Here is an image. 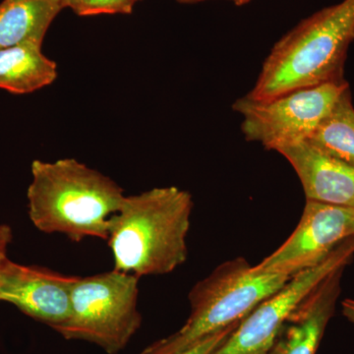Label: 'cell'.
Wrapping results in <instances>:
<instances>
[{
  "mask_svg": "<svg viewBox=\"0 0 354 354\" xmlns=\"http://www.w3.org/2000/svg\"><path fill=\"white\" fill-rule=\"evenodd\" d=\"M290 278L256 270L244 258L223 263L190 290V316L183 327L140 354H180L188 351L209 335L241 322Z\"/></svg>",
  "mask_w": 354,
  "mask_h": 354,
  "instance_id": "277c9868",
  "label": "cell"
},
{
  "mask_svg": "<svg viewBox=\"0 0 354 354\" xmlns=\"http://www.w3.org/2000/svg\"><path fill=\"white\" fill-rule=\"evenodd\" d=\"M354 255V235L318 265L291 277L285 286L258 304L211 354H267L290 314L305 297Z\"/></svg>",
  "mask_w": 354,
  "mask_h": 354,
  "instance_id": "52a82bcc",
  "label": "cell"
},
{
  "mask_svg": "<svg viewBox=\"0 0 354 354\" xmlns=\"http://www.w3.org/2000/svg\"><path fill=\"white\" fill-rule=\"evenodd\" d=\"M295 169L306 200L354 209V167L327 155L308 141L279 149Z\"/></svg>",
  "mask_w": 354,
  "mask_h": 354,
  "instance_id": "30bf717a",
  "label": "cell"
},
{
  "mask_svg": "<svg viewBox=\"0 0 354 354\" xmlns=\"http://www.w3.org/2000/svg\"><path fill=\"white\" fill-rule=\"evenodd\" d=\"M138 1L140 0H64V6L72 9L79 16L131 14Z\"/></svg>",
  "mask_w": 354,
  "mask_h": 354,
  "instance_id": "9a60e30c",
  "label": "cell"
},
{
  "mask_svg": "<svg viewBox=\"0 0 354 354\" xmlns=\"http://www.w3.org/2000/svg\"><path fill=\"white\" fill-rule=\"evenodd\" d=\"M353 41L354 0L318 11L274 44L247 97L267 101L300 88L344 81Z\"/></svg>",
  "mask_w": 354,
  "mask_h": 354,
  "instance_id": "3957f363",
  "label": "cell"
},
{
  "mask_svg": "<svg viewBox=\"0 0 354 354\" xmlns=\"http://www.w3.org/2000/svg\"><path fill=\"white\" fill-rule=\"evenodd\" d=\"M349 88L346 80L300 88L267 101L244 95L232 109L241 116V131L247 141L267 150L306 141Z\"/></svg>",
  "mask_w": 354,
  "mask_h": 354,
  "instance_id": "8992f818",
  "label": "cell"
},
{
  "mask_svg": "<svg viewBox=\"0 0 354 354\" xmlns=\"http://www.w3.org/2000/svg\"><path fill=\"white\" fill-rule=\"evenodd\" d=\"M31 171L28 215L37 230L76 243L106 241L111 218L127 196L115 181L71 158L35 160Z\"/></svg>",
  "mask_w": 354,
  "mask_h": 354,
  "instance_id": "6da1fadb",
  "label": "cell"
},
{
  "mask_svg": "<svg viewBox=\"0 0 354 354\" xmlns=\"http://www.w3.org/2000/svg\"><path fill=\"white\" fill-rule=\"evenodd\" d=\"M12 241V230L8 225L0 221V266L8 259L7 252H8V247Z\"/></svg>",
  "mask_w": 354,
  "mask_h": 354,
  "instance_id": "e0dca14e",
  "label": "cell"
},
{
  "mask_svg": "<svg viewBox=\"0 0 354 354\" xmlns=\"http://www.w3.org/2000/svg\"><path fill=\"white\" fill-rule=\"evenodd\" d=\"M139 279L114 269L76 276L69 318L53 330L64 339L92 342L109 354L120 353L141 327Z\"/></svg>",
  "mask_w": 354,
  "mask_h": 354,
  "instance_id": "5b68a950",
  "label": "cell"
},
{
  "mask_svg": "<svg viewBox=\"0 0 354 354\" xmlns=\"http://www.w3.org/2000/svg\"><path fill=\"white\" fill-rule=\"evenodd\" d=\"M75 277L7 259L0 266V301L55 329L69 318Z\"/></svg>",
  "mask_w": 354,
  "mask_h": 354,
  "instance_id": "9c48e42d",
  "label": "cell"
},
{
  "mask_svg": "<svg viewBox=\"0 0 354 354\" xmlns=\"http://www.w3.org/2000/svg\"></svg>",
  "mask_w": 354,
  "mask_h": 354,
  "instance_id": "7402d4cb",
  "label": "cell"
},
{
  "mask_svg": "<svg viewBox=\"0 0 354 354\" xmlns=\"http://www.w3.org/2000/svg\"><path fill=\"white\" fill-rule=\"evenodd\" d=\"M177 1L181 2V3H187V0H177Z\"/></svg>",
  "mask_w": 354,
  "mask_h": 354,
  "instance_id": "44dd1931",
  "label": "cell"
},
{
  "mask_svg": "<svg viewBox=\"0 0 354 354\" xmlns=\"http://www.w3.org/2000/svg\"><path fill=\"white\" fill-rule=\"evenodd\" d=\"M239 323L234 324L227 329L209 335L207 339H203L202 342L197 344L196 346L180 354H211L212 351H215L218 346H221L227 339L228 335L232 334V330L237 327Z\"/></svg>",
  "mask_w": 354,
  "mask_h": 354,
  "instance_id": "2e32d148",
  "label": "cell"
},
{
  "mask_svg": "<svg viewBox=\"0 0 354 354\" xmlns=\"http://www.w3.org/2000/svg\"><path fill=\"white\" fill-rule=\"evenodd\" d=\"M306 141L330 157L354 167V106L351 88L339 95Z\"/></svg>",
  "mask_w": 354,
  "mask_h": 354,
  "instance_id": "5bb4252c",
  "label": "cell"
},
{
  "mask_svg": "<svg viewBox=\"0 0 354 354\" xmlns=\"http://www.w3.org/2000/svg\"><path fill=\"white\" fill-rule=\"evenodd\" d=\"M353 235L354 209L306 200L292 234L254 268L292 277L322 262Z\"/></svg>",
  "mask_w": 354,
  "mask_h": 354,
  "instance_id": "ba28073f",
  "label": "cell"
},
{
  "mask_svg": "<svg viewBox=\"0 0 354 354\" xmlns=\"http://www.w3.org/2000/svg\"><path fill=\"white\" fill-rule=\"evenodd\" d=\"M342 314L344 316L354 324V299H346L342 302Z\"/></svg>",
  "mask_w": 354,
  "mask_h": 354,
  "instance_id": "ac0fdd59",
  "label": "cell"
},
{
  "mask_svg": "<svg viewBox=\"0 0 354 354\" xmlns=\"http://www.w3.org/2000/svg\"><path fill=\"white\" fill-rule=\"evenodd\" d=\"M41 41L0 48V88L16 95L30 94L57 78V66L41 51Z\"/></svg>",
  "mask_w": 354,
  "mask_h": 354,
  "instance_id": "7c38bea8",
  "label": "cell"
},
{
  "mask_svg": "<svg viewBox=\"0 0 354 354\" xmlns=\"http://www.w3.org/2000/svg\"><path fill=\"white\" fill-rule=\"evenodd\" d=\"M192 209L190 193L176 186L125 196L106 239L113 269L138 278L174 272L187 259Z\"/></svg>",
  "mask_w": 354,
  "mask_h": 354,
  "instance_id": "7a4b0ae2",
  "label": "cell"
},
{
  "mask_svg": "<svg viewBox=\"0 0 354 354\" xmlns=\"http://www.w3.org/2000/svg\"><path fill=\"white\" fill-rule=\"evenodd\" d=\"M201 1H206V0H200V2ZM230 1L234 2L235 6H244V4L248 3L251 0H230Z\"/></svg>",
  "mask_w": 354,
  "mask_h": 354,
  "instance_id": "d6986e66",
  "label": "cell"
},
{
  "mask_svg": "<svg viewBox=\"0 0 354 354\" xmlns=\"http://www.w3.org/2000/svg\"><path fill=\"white\" fill-rule=\"evenodd\" d=\"M195 2H200V0H187V3H195Z\"/></svg>",
  "mask_w": 354,
  "mask_h": 354,
  "instance_id": "ffe728a7",
  "label": "cell"
},
{
  "mask_svg": "<svg viewBox=\"0 0 354 354\" xmlns=\"http://www.w3.org/2000/svg\"><path fill=\"white\" fill-rule=\"evenodd\" d=\"M344 268H339L302 300L279 330L267 354H316L341 295Z\"/></svg>",
  "mask_w": 354,
  "mask_h": 354,
  "instance_id": "8fae6325",
  "label": "cell"
},
{
  "mask_svg": "<svg viewBox=\"0 0 354 354\" xmlns=\"http://www.w3.org/2000/svg\"><path fill=\"white\" fill-rule=\"evenodd\" d=\"M64 0H3L0 3V48L36 41L44 36Z\"/></svg>",
  "mask_w": 354,
  "mask_h": 354,
  "instance_id": "4fadbf2b",
  "label": "cell"
}]
</instances>
